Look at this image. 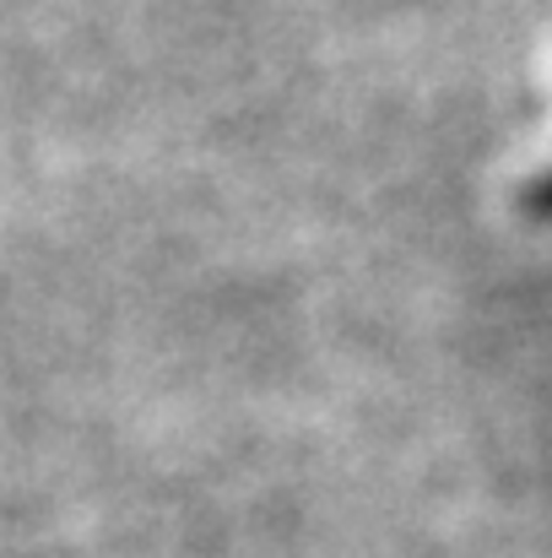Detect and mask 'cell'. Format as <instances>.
I'll use <instances>...</instances> for the list:
<instances>
[{"mask_svg":"<svg viewBox=\"0 0 552 558\" xmlns=\"http://www.w3.org/2000/svg\"><path fill=\"white\" fill-rule=\"evenodd\" d=\"M520 211L537 217V222H552V169L537 174V180H526V190H520Z\"/></svg>","mask_w":552,"mask_h":558,"instance_id":"obj_1","label":"cell"}]
</instances>
